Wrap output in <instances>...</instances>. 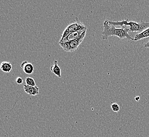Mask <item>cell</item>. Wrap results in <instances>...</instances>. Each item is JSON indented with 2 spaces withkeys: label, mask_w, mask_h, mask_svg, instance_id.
Segmentation results:
<instances>
[{
  "label": "cell",
  "mask_w": 149,
  "mask_h": 137,
  "mask_svg": "<svg viewBox=\"0 0 149 137\" xmlns=\"http://www.w3.org/2000/svg\"><path fill=\"white\" fill-rule=\"evenodd\" d=\"M103 30L102 31V39L107 40L108 37L115 36L120 39L126 38L128 40H134L129 33V30L126 28H116L115 26L109 24V20H105L103 23Z\"/></svg>",
  "instance_id": "6da1fadb"
},
{
  "label": "cell",
  "mask_w": 149,
  "mask_h": 137,
  "mask_svg": "<svg viewBox=\"0 0 149 137\" xmlns=\"http://www.w3.org/2000/svg\"><path fill=\"white\" fill-rule=\"evenodd\" d=\"M128 20L122 21H109V23L113 26H120L122 28H125L126 26H129V32H142L149 28V22L141 21L140 22H135L133 21L128 22Z\"/></svg>",
  "instance_id": "7a4b0ae2"
},
{
  "label": "cell",
  "mask_w": 149,
  "mask_h": 137,
  "mask_svg": "<svg viewBox=\"0 0 149 137\" xmlns=\"http://www.w3.org/2000/svg\"><path fill=\"white\" fill-rule=\"evenodd\" d=\"M86 28H87V27L86 26H85L83 23H82L80 22L77 17H76V21H74V22L69 24L67 26L66 29H65V30L61 35V37L60 38L59 42L63 40V39L67 37L70 33L74 32L79 31L81 30H84Z\"/></svg>",
  "instance_id": "3957f363"
},
{
  "label": "cell",
  "mask_w": 149,
  "mask_h": 137,
  "mask_svg": "<svg viewBox=\"0 0 149 137\" xmlns=\"http://www.w3.org/2000/svg\"><path fill=\"white\" fill-rule=\"evenodd\" d=\"M86 32H87V30L84 32L80 37H78L76 40L67 42L66 43H60L59 44L60 46L65 51L67 52H72L76 51L79 46L85 39L86 36Z\"/></svg>",
  "instance_id": "277c9868"
},
{
  "label": "cell",
  "mask_w": 149,
  "mask_h": 137,
  "mask_svg": "<svg viewBox=\"0 0 149 137\" xmlns=\"http://www.w3.org/2000/svg\"><path fill=\"white\" fill-rule=\"evenodd\" d=\"M86 30H87V28L69 34L65 39H63V40H62L61 41L59 42V43L60 44V43H66L67 42H69V41H72L73 40H76V39H78V37H80V36L82 35L84 32L86 31Z\"/></svg>",
  "instance_id": "5b68a950"
},
{
  "label": "cell",
  "mask_w": 149,
  "mask_h": 137,
  "mask_svg": "<svg viewBox=\"0 0 149 137\" xmlns=\"http://www.w3.org/2000/svg\"><path fill=\"white\" fill-rule=\"evenodd\" d=\"M21 68L23 69L24 72L27 74H31L33 73L35 68L34 66L31 63H29L28 61H23L21 64Z\"/></svg>",
  "instance_id": "8992f818"
},
{
  "label": "cell",
  "mask_w": 149,
  "mask_h": 137,
  "mask_svg": "<svg viewBox=\"0 0 149 137\" xmlns=\"http://www.w3.org/2000/svg\"><path fill=\"white\" fill-rule=\"evenodd\" d=\"M23 88L26 93L29 94L31 96H35L38 95L39 93V88L37 86H32L24 84Z\"/></svg>",
  "instance_id": "52a82bcc"
},
{
  "label": "cell",
  "mask_w": 149,
  "mask_h": 137,
  "mask_svg": "<svg viewBox=\"0 0 149 137\" xmlns=\"http://www.w3.org/2000/svg\"><path fill=\"white\" fill-rule=\"evenodd\" d=\"M50 70L58 77L59 78L61 77V70L60 66H58V62L57 60H55L54 61V65L50 66Z\"/></svg>",
  "instance_id": "ba28073f"
},
{
  "label": "cell",
  "mask_w": 149,
  "mask_h": 137,
  "mask_svg": "<svg viewBox=\"0 0 149 137\" xmlns=\"http://www.w3.org/2000/svg\"><path fill=\"white\" fill-rule=\"evenodd\" d=\"M0 68L1 70L4 72L9 73L11 72L12 69V65L11 63L9 62L4 61L1 64Z\"/></svg>",
  "instance_id": "9c48e42d"
},
{
  "label": "cell",
  "mask_w": 149,
  "mask_h": 137,
  "mask_svg": "<svg viewBox=\"0 0 149 137\" xmlns=\"http://www.w3.org/2000/svg\"><path fill=\"white\" fill-rule=\"evenodd\" d=\"M149 37V28L145 30L144 31L136 34L134 38V41H138L139 40L143 39L144 38Z\"/></svg>",
  "instance_id": "30bf717a"
},
{
  "label": "cell",
  "mask_w": 149,
  "mask_h": 137,
  "mask_svg": "<svg viewBox=\"0 0 149 137\" xmlns=\"http://www.w3.org/2000/svg\"><path fill=\"white\" fill-rule=\"evenodd\" d=\"M26 84L28 86H36V83L35 80L33 78L30 77H27L26 78Z\"/></svg>",
  "instance_id": "8fae6325"
},
{
  "label": "cell",
  "mask_w": 149,
  "mask_h": 137,
  "mask_svg": "<svg viewBox=\"0 0 149 137\" xmlns=\"http://www.w3.org/2000/svg\"><path fill=\"white\" fill-rule=\"evenodd\" d=\"M111 109H112L113 111L116 112H118L120 111V106L118 104V103H113L111 104Z\"/></svg>",
  "instance_id": "7c38bea8"
},
{
  "label": "cell",
  "mask_w": 149,
  "mask_h": 137,
  "mask_svg": "<svg viewBox=\"0 0 149 137\" xmlns=\"http://www.w3.org/2000/svg\"><path fill=\"white\" fill-rule=\"evenodd\" d=\"M16 82H17V83L18 84H22V83H23V79H22V78L20 77H17V78L16 79Z\"/></svg>",
  "instance_id": "4fadbf2b"
},
{
  "label": "cell",
  "mask_w": 149,
  "mask_h": 137,
  "mask_svg": "<svg viewBox=\"0 0 149 137\" xmlns=\"http://www.w3.org/2000/svg\"><path fill=\"white\" fill-rule=\"evenodd\" d=\"M144 48H149V40L147 42H146V43H144L143 46V47Z\"/></svg>",
  "instance_id": "5bb4252c"
},
{
  "label": "cell",
  "mask_w": 149,
  "mask_h": 137,
  "mask_svg": "<svg viewBox=\"0 0 149 137\" xmlns=\"http://www.w3.org/2000/svg\"><path fill=\"white\" fill-rule=\"evenodd\" d=\"M140 99V97H136L135 98V100L137 101H139Z\"/></svg>",
  "instance_id": "9a60e30c"
}]
</instances>
